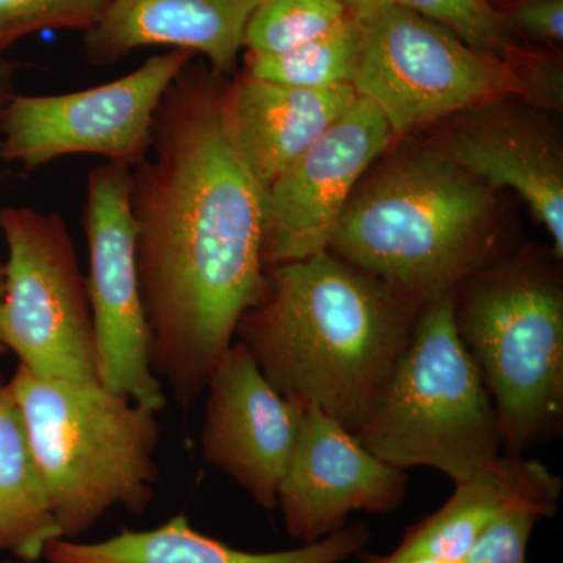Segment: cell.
<instances>
[{
    "label": "cell",
    "instance_id": "cell-1",
    "mask_svg": "<svg viewBox=\"0 0 563 563\" xmlns=\"http://www.w3.org/2000/svg\"><path fill=\"white\" fill-rule=\"evenodd\" d=\"M190 65L163 98L131 187L152 368L185 410L269 288L265 188L233 136L229 90Z\"/></svg>",
    "mask_w": 563,
    "mask_h": 563
},
{
    "label": "cell",
    "instance_id": "cell-2",
    "mask_svg": "<svg viewBox=\"0 0 563 563\" xmlns=\"http://www.w3.org/2000/svg\"><path fill=\"white\" fill-rule=\"evenodd\" d=\"M268 279L239 342L282 396L357 432L426 302L331 251L274 266Z\"/></svg>",
    "mask_w": 563,
    "mask_h": 563
},
{
    "label": "cell",
    "instance_id": "cell-3",
    "mask_svg": "<svg viewBox=\"0 0 563 563\" xmlns=\"http://www.w3.org/2000/svg\"><path fill=\"white\" fill-rule=\"evenodd\" d=\"M329 251L432 301L488 266L495 252L492 192L450 154L424 152L350 199Z\"/></svg>",
    "mask_w": 563,
    "mask_h": 563
},
{
    "label": "cell",
    "instance_id": "cell-4",
    "mask_svg": "<svg viewBox=\"0 0 563 563\" xmlns=\"http://www.w3.org/2000/svg\"><path fill=\"white\" fill-rule=\"evenodd\" d=\"M62 537L114 507L141 515L154 498L157 413L101 383L51 379L20 365L9 383Z\"/></svg>",
    "mask_w": 563,
    "mask_h": 563
},
{
    "label": "cell",
    "instance_id": "cell-5",
    "mask_svg": "<svg viewBox=\"0 0 563 563\" xmlns=\"http://www.w3.org/2000/svg\"><path fill=\"white\" fill-rule=\"evenodd\" d=\"M354 435L396 468L429 466L454 484L501 455L498 415L455 328L453 292L422 306Z\"/></svg>",
    "mask_w": 563,
    "mask_h": 563
},
{
    "label": "cell",
    "instance_id": "cell-6",
    "mask_svg": "<svg viewBox=\"0 0 563 563\" xmlns=\"http://www.w3.org/2000/svg\"><path fill=\"white\" fill-rule=\"evenodd\" d=\"M454 322L490 395L503 450L521 455L563 421V295L531 263L473 274L453 291Z\"/></svg>",
    "mask_w": 563,
    "mask_h": 563
},
{
    "label": "cell",
    "instance_id": "cell-7",
    "mask_svg": "<svg viewBox=\"0 0 563 563\" xmlns=\"http://www.w3.org/2000/svg\"><path fill=\"white\" fill-rule=\"evenodd\" d=\"M5 239V291L0 340L38 376L99 383L87 282L60 214L31 207L0 210Z\"/></svg>",
    "mask_w": 563,
    "mask_h": 563
},
{
    "label": "cell",
    "instance_id": "cell-8",
    "mask_svg": "<svg viewBox=\"0 0 563 563\" xmlns=\"http://www.w3.org/2000/svg\"><path fill=\"white\" fill-rule=\"evenodd\" d=\"M361 20L365 40L352 87L380 110L393 135L525 91L515 65L473 51L404 7Z\"/></svg>",
    "mask_w": 563,
    "mask_h": 563
},
{
    "label": "cell",
    "instance_id": "cell-9",
    "mask_svg": "<svg viewBox=\"0 0 563 563\" xmlns=\"http://www.w3.org/2000/svg\"><path fill=\"white\" fill-rule=\"evenodd\" d=\"M195 54L154 55L121 79L63 95H11L0 109V158L32 173L74 154L140 165L163 98Z\"/></svg>",
    "mask_w": 563,
    "mask_h": 563
},
{
    "label": "cell",
    "instance_id": "cell-10",
    "mask_svg": "<svg viewBox=\"0 0 563 563\" xmlns=\"http://www.w3.org/2000/svg\"><path fill=\"white\" fill-rule=\"evenodd\" d=\"M132 169L107 162L88 174L84 229L99 383L161 412L165 385L151 361V332L141 299L131 207Z\"/></svg>",
    "mask_w": 563,
    "mask_h": 563
},
{
    "label": "cell",
    "instance_id": "cell-11",
    "mask_svg": "<svg viewBox=\"0 0 563 563\" xmlns=\"http://www.w3.org/2000/svg\"><path fill=\"white\" fill-rule=\"evenodd\" d=\"M384 114L357 96L266 191V272L329 251L332 233L363 173L390 144Z\"/></svg>",
    "mask_w": 563,
    "mask_h": 563
},
{
    "label": "cell",
    "instance_id": "cell-12",
    "mask_svg": "<svg viewBox=\"0 0 563 563\" xmlns=\"http://www.w3.org/2000/svg\"><path fill=\"white\" fill-rule=\"evenodd\" d=\"M206 390L203 459L263 509H276L306 406L282 396L242 342L224 352Z\"/></svg>",
    "mask_w": 563,
    "mask_h": 563
},
{
    "label": "cell",
    "instance_id": "cell-13",
    "mask_svg": "<svg viewBox=\"0 0 563 563\" xmlns=\"http://www.w3.org/2000/svg\"><path fill=\"white\" fill-rule=\"evenodd\" d=\"M404 470L369 453L354 433L309 404L277 492L285 528L303 544L346 526L352 510L390 514L407 492Z\"/></svg>",
    "mask_w": 563,
    "mask_h": 563
},
{
    "label": "cell",
    "instance_id": "cell-14",
    "mask_svg": "<svg viewBox=\"0 0 563 563\" xmlns=\"http://www.w3.org/2000/svg\"><path fill=\"white\" fill-rule=\"evenodd\" d=\"M561 477L539 461L499 455L470 479L455 484L453 496L420 523L407 529L401 543L387 554L363 551L362 563H404L435 558L461 563L476 540L506 515L555 514Z\"/></svg>",
    "mask_w": 563,
    "mask_h": 563
},
{
    "label": "cell",
    "instance_id": "cell-15",
    "mask_svg": "<svg viewBox=\"0 0 563 563\" xmlns=\"http://www.w3.org/2000/svg\"><path fill=\"white\" fill-rule=\"evenodd\" d=\"M261 0H113L101 21L85 32L95 65L121 62L150 46L201 54L214 74L231 73L244 32Z\"/></svg>",
    "mask_w": 563,
    "mask_h": 563
},
{
    "label": "cell",
    "instance_id": "cell-16",
    "mask_svg": "<svg viewBox=\"0 0 563 563\" xmlns=\"http://www.w3.org/2000/svg\"><path fill=\"white\" fill-rule=\"evenodd\" d=\"M355 99L357 92L352 85L302 90L243 76L229 88L233 136L265 191L346 113Z\"/></svg>",
    "mask_w": 563,
    "mask_h": 563
},
{
    "label": "cell",
    "instance_id": "cell-17",
    "mask_svg": "<svg viewBox=\"0 0 563 563\" xmlns=\"http://www.w3.org/2000/svg\"><path fill=\"white\" fill-rule=\"evenodd\" d=\"M368 526L354 523L340 531L277 553H247L196 531L185 515H176L150 531L124 529L102 542L52 540L44 551L49 563H344L365 551Z\"/></svg>",
    "mask_w": 563,
    "mask_h": 563
},
{
    "label": "cell",
    "instance_id": "cell-18",
    "mask_svg": "<svg viewBox=\"0 0 563 563\" xmlns=\"http://www.w3.org/2000/svg\"><path fill=\"white\" fill-rule=\"evenodd\" d=\"M455 163L487 187L517 192L547 228L554 257L563 255V169L558 151L543 136L509 124L462 129L448 152Z\"/></svg>",
    "mask_w": 563,
    "mask_h": 563
},
{
    "label": "cell",
    "instance_id": "cell-19",
    "mask_svg": "<svg viewBox=\"0 0 563 563\" xmlns=\"http://www.w3.org/2000/svg\"><path fill=\"white\" fill-rule=\"evenodd\" d=\"M57 539H63L60 528L20 406L10 385L0 384V553L36 562Z\"/></svg>",
    "mask_w": 563,
    "mask_h": 563
},
{
    "label": "cell",
    "instance_id": "cell-20",
    "mask_svg": "<svg viewBox=\"0 0 563 563\" xmlns=\"http://www.w3.org/2000/svg\"><path fill=\"white\" fill-rule=\"evenodd\" d=\"M365 24L347 14L332 31L279 54L247 55L246 74L302 90H331L352 85L361 62Z\"/></svg>",
    "mask_w": 563,
    "mask_h": 563
},
{
    "label": "cell",
    "instance_id": "cell-21",
    "mask_svg": "<svg viewBox=\"0 0 563 563\" xmlns=\"http://www.w3.org/2000/svg\"><path fill=\"white\" fill-rule=\"evenodd\" d=\"M396 5L442 25L473 51L515 65L521 36L490 0H396Z\"/></svg>",
    "mask_w": 563,
    "mask_h": 563
},
{
    "label": "cell",
    "instance_id": "cell-22",
    "mask_svg": "<svg viewBox=\"0 0 563 563\" xmlns=\"http://www.w3.org/2000/svg\"><path fill=\"white\" fill-rule=\"evenodd\" d=\"M339 0H261L244 32L252 54H279L332 31L347 16Z\"/></svg>",
    "mask_w": 563,
    "mask_h": 563
},
{
    "label": "cell",
    "instance_id": "cell-23",
    "mask_svg": "<svg viewBox=\"0 0 563 563\" xmlns=\"http://www.w3.org/2000/svg\"><path fill=\"white\" fill-rule=\"evenodd\" d=\"M111 3L113 0H0V57L36 32L91 31Z\"/></svg>",
    "mask_w": 563,
    "mask_h": 563
},
{
    "label": "cell",
    "instance_id": "cell-24",
    "mask_svg": "<svg viewBox=\"0 0 563 563\" xmlns=\"http://www.w3.org/2000/svg\"><path fill=\"white\" fill-rule=\"evenodd\" d=\"M539 515L517 512L493 523L461 563H526V547Z\"/></svg>",
    "mask_w": 563,
    "mask_h": 563
},
{
    "label": "cell",
    "instance_id": "cell-25",
    "mask_svg": "<svg viewBox=\"0 0 563 563\" xmlns=\"http://www.w3.org/2000/svg\"><path fill=\"white\" fill-rule=\"evenodd\" d=\"M520 36L558 46L563 40V0H512L503 10Z\"/></svg>",
    "mask_w": 563,
    "mask_h": 563
},
{
    "label": "cell",
    "instance_id": "cell-26",
    "mask_svg": "<svg viewBox=\"0 0 563 563\" xmlns=\"http://www.w3.org/2000/svg\"><path fill=\"white\" fill-rule=\"evenodd\" d=\"M343 9L352 16L369 18L377 11L396 5V0H339Z\"/></svg>",
    "mask_w": 563,
    "mask_h": 563
},
{
    "label": "cell",
    "instance_id": "cell-27",
    "mask_svg": "<svg viewBox=\"0 0 563 563\" xmlns=\"http://www.w3.org/2000/svg\"><path fill=\"white\" fill-rule=\"evenodd\" d=\"M11 76H13V66L0 57V109L11 96Z\"/></svg>",
    "mask_w": 563,
    "mask_h": 563
},
{
    "label": "cell",
    "instance_id": "cell-28",
    "mask_svg": "<svg viewBox=\"0 0 563 563\" xmlns=\"http://www.w3.org/2000/svg\"><path fill=\"white\" fill-rule=\"evenodd\" d=\"M3 291H5V263L0 261V303H2ZM5 351L2 340H0V357L5 354Z\"/></svg>",
    "mask_w": 563,
    "mask_h": 563
},
{
    "label": "cell",
    "instance_id": "cell-29",
    "mask_svg": "<svg viewBox=\"0 0 563 563\" xmlns=\"http://www.w3.org/2000/svg\"><path fill=\"white\" fill-rule=\"evenodd\" d=\"M404 563H457V562H448V561H442V559H435V558H418V559H412V561H407Z\"/></svg>",
    "mask_w": 563,
    "mask_h": 563
},
{
    "label": "cell",
    "instance_id": "cell-30",
    "mask_svg": "<svg viewBox=\"0 0 563 563\" xmlns=\"http://www.w3.org/2000/svg\"><path fill=\"white\" fill-rule=\"evenodd\" d=\"M493 5H498V3H504V5H507V2H512V0H490Z\"/></svg>",
    "mask_w": 563,
    "mask_h": 563
},
{
    "label": "cell",
    "instance_id": "cell-31",
    "mask_svg": "<svg viewBox=\"0 0 563 563\" xmlns=\"http://www.w3.org/2000/svg\"><path fill=\"white\" fill-rule=\"evenodd\" d=\"M0 563H21V562H9V561H7V562H0Z\"/></svg>",
    "mask_w": 563,
    "mask_h": 563
}]
</instances>
